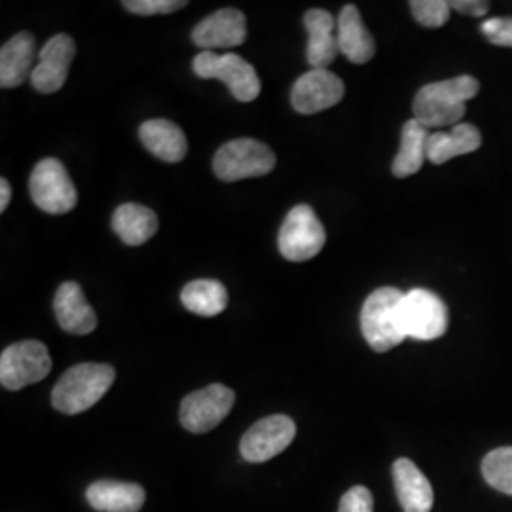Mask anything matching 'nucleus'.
I'll use <instances>...</instances> for the list:
<instances>
[{"mask_svg": "<svg viewBox=\"0 0 512 512\" xmlns=\"http://www.w3.org/2000/svg\"><path fill=\"white\" fill-rule=\"evenodd\" d=\"M480 90L473 76H458L423 86L414 99V118L427 129L458 126L465 116L467 101Z\"/></svg>", "mask_w": 512, "mask_h": 512, "instance_id": "1", "label": "nucleus"}, {"mask_svg": "<svg viewBox=\"0 0 512 512\" xmlns=\"http://www.w3.org/2000/svg\"><path fill=\"white\" fill-rule=\"evenodd\" d=\"M116 380V370L103 363L69 368L52 391V404L61 414H82L99 403Z\"/></svg>", "mask_w": 512, "mask_h": 512, "instance_id": "2", "label": "nucleus"}, {"mask_svg": "<svg viewBox=\"0 0 512 512\" xmlns=\"http://www.w3.org/2000/svg\"><path fill=\"white\" fill-rule=\"evenodd\" d=\"M403 296V291L395 287H380L363 304L361 330L366 344L378 353L397 348L406 340L401 323Z\"/></svg>", "mask_w": 512, "mask_h": 512, "instance_id": "3", "label": "nucleus"}, {"mask_svg": "<svg viewBox=\"0 0 512 512\" xmlns=\"http://www.w3.org/2000/svg\"><path fill=\"white\" fill-rule=\"evenodd\" d=\"M275 167L272 148L255 139H236L217 150L213 171L224 183L264 177Z\"/></svg>", "mask_w": 512, "mask_h": 512, "instance_id": "4", "label": "nucleus"}, {"mask_svg": "<svg viewBox=\"0 0 512 512\" xmlns=\"http://www.w3.org/2000/svg\"><path fill=\"white\" fill-rule=\"evenodd\" d=\"M192 69L196 76L211 80H222L232 95L241 103H251L260 95V78L255 67L247 63L238 54H215V52H202L192 61Z\"/></svg>", "mask_w": 512, "mask_h": 512, "instance_id": "5", "label": "nucleus"}, {"mask_svg": "<svg viewBox=\"0 0 512 512\" xmlns=\"http://www.w3.org/2000/svg\"><path fill=\"white\" fill-rule=\"evenodd\" d=\"M327 232L310 205H296L279 230V253L291 262H306L325 247Z\"/></svg>", "mask_w": 512, "mask_h": 512, "instance_id": "6", "label": "nucleus"}, {"mask_svg": "<svg viewBox=\"0 0 512 512\" xmlns=\"http://www.w3.org/2000/svg\"><path fill=\"white\" fill-rule=\"evenodd\" d=\"M52 370L50 351L37 340L12 344L0 357V384L10 391L42 382Z\"/></svg>", "mask_w": 512, "mask_h": 512, "instance_id": "7", "label": "nucleus"}, {"mask_svg": "<svg viewBox=\"0 0 512 512\" xmlns=\"http://www.w3.org/2000/svg\"><path fill=\"white\" fill-rule=\"evenodd\" d=\"M29 192L38 209L50 215H65L78 203V194L67 167L55 158L40 160L29 179Z\"/></svg>", "mask_w": 512, "mask_h": 512, "instance_id": "8", "label": "nucleus"}, {"mask_svg": "<svg viewBox=\"0 0 512 512\" xmlns=\"http://www.w3.org/2000/svg\"><path fill=\"white\" fill-rule=\"evenodd\" d=\"M401 323L406 338L437 340L448 330V308L437 294L414 289L401 300Z\"/></svg>", "mask_w": 512, "mask_h": 512, "instance_id": "9", "label": "nucleus"}, {"mask_svg": "<svg viewBox=\"0 0 512 512\" xmlns=\"http://www.w3.org/2000/svg\"><path fill=\"white\" fill-rule=\"evenodd\" d=\"M236 403V393L222 384L203 387L190 393L181 403L179 418L184 429L196 435L213 431L224 420Z\"/></svg>", "mask_w": 512, "mask_h": 512, "instance_id": "10", "label": "nucleus"}, {"mask_svg": "<svg viewBox=\"0 0 512 512\" xmlns=\"http://www.w3.org/2000/svg\"><path fill=\"white\" fill-rule=\"evenodd\" d=\"M296 437V423L289 416L275 414L255 425L243 435L239 450L249 463H264L279 456Z\"/></svg>", "mask_w": 512, "mask_h": 512, "instance_id": "11", "label": "nucleus"}, {"mask_svg": "<svg viewBox=\"0 0 512 512\" xmlns=\"http://www.w3.org/2000/svg\"><path fill=\"white\" fill-rule=\"evenodd\" d=\"M344 93L346 86L342 78L329 69H311L294 82L291 103L300 114H317L338 105Z\"/></svg>", "mask_w": 512, "mask_h": 512, "instance_id": "12", "label": "nucleus"}, {"mask_svg": "<svg viewBox=\"0 0 512 512\" xmlns=\"http://www.w3.org/2000/svg\"><path fill=\"white\" fill-rule=\"evenodd\" d=\"M76 54V44L69 35L50 38L38 54V65L31 76L33 88L40 93L59 92L69 76Z\"/></svg>", "mask_w": 512, "mask_h": 512, "instance_id": "13", "label": "nucleus"}, {"mask_svg": "<svg viewBox=\"0 0 512 512\" xmlns=\"http://www.w3.org/2000/svg\"><path fill=\"white\" fill-rule=\"evenodd\" d=\"M247 38V18L238 8H222L202 19L194 31L192 42L203 52L219 48H236Z\"/></svg>", "mask_w": 512, "mask_h": 512, "instance_id": "14", "label": "nucleus"}, {"mask_svg": "<svg viewBox=\"0 0 512 512\" xmlns=\"http://www.w3.org/2000/svg\"><path fill=\"white\" fill-rule=\"evenodd\" d=\"M55 319L59 327L71 334H90L97 327V315L88 304L84 291L78 283L65 281L54 298Z\"/></svg>", "mask_w": 512, "mask_h": 512, "instance_id": "15", "label": "nucleus"}, {"mask_svg": "<svg viewBox=\"0 0 512 512\" xmlns=\"http://www.w3.org/2000/svg\"><path fill=\"white\" fill-rule=\"evenodd\" d=\"M393 482L404 512H431L435 494L431 482L414 461L397 459L393 463Z\"/></svg>", "mask_w": 512, "mask_h": 512, "instance_id": "16", "label": "nucleus"}, {"mask_svg": "<svg viewBox=\"0 0 512 512\" xmlns=\"http://www.w3.org/2000/svg\"><path fill=\"white\" fill-rule=\"evenodd\" d=\"M37 42L31 33H19L0 50V86L4 90L18 88L35 71Z\"/></svg>", "mask_w": 512, "mask_h": 512, "instance_id": "17", "label": "nucleus"}, {"mask_svg": "<svg viewBox=\"0 0 512 512\" xmlns=\"http://www.w3.org/2000/svg\"><path fill=\"white\" fill-rule=\"evenodd\" d=\"M86 499L93 511L139 512L145 505V488L133 482L97 480L86 490Z\"/></svg>", "mask_w": 512, "mask_h": 512, "instance_id": "18", "label": "nucleus"}, {"mask_svg": "<svg viewBox=\"0 0 512 512\" xmlns=\"http://www.w3.org/2000/svg\"><path fill=\"white\" fill-rule=\"evenodd\" d=\"M336 35L340 54L346 55L355 65H365L376 54L374 38L366 29L359 8L353 4H346L342 8L336 25Z\"/></svg>", "mask_w": 512, "mask_h": 512, "instance_id": "19", "label": "nucleus"}, {"mask_svg": "<svg viewBox=\"0 0 512 512\" xmlns=\"http://www.w3.org/2000/svg\"><path fill=\"white\" fill-rule=\"evenodd\" d=\"M304 25L308 31V63L313 69H327L340 54L336 21L332 14L321 8H311L304 16Z\"/></svg>", "mask_w": 512, "mask_h": 512, "instance_id": "20", "label": "nucleus"}, {"mask_svg": "<svg viewBox=\"0 0 512 512\" xmlns=\"http://www.w3.org/2000/svg\"><path fill=\"white\" fill-rule=\"evenodd\" d=\"M139 135L150 154L169 164L181 162L188 152V141L183 129L169 120H148L139 129Z\"/></svg>", "mask_w": 512, "mask_h": 512, "instance_id": "21", "label": "nucleus"}, {"mask_svg": "<svg viewBox=\"0 0 512 512\" xmlns=\"http://www.w3.org/2000/svg\"><path fill=\"white\" fill-rule=\"evenodd\" d=\"M482 145V135L473 124H458L452 131H435L427 141V160L440 165L456 156L471 154Z\"/></svg>", "mask_w": 512, "mask_h": 512, "instance_id": "22", "label": "nucleus"}, {"mask_svg": "<svg viewBox=\"0 0 512 512\" xmlns=\"http://www.w3.org/2000/svg\"><path fill=\"white\" fill-rule=\"evenodd\" d=\"M158 226L160 222L156 213L139 203L120 205L112 217L114 232L131 247H139L147 243L148 239H152V236L158 232Z\"/></svg>", "mask_w": 512, "mask_h": 512, "instance_id": "23", "label": "nucleus"}, {"mask_svg": "<svg viewBox=\"0 0 512 512\" xmlns=\"http://www.w3.org/2000/svg\"><path fill=\"white\" fill-rule=\"evenodd\" d=\"M429 137H431L429 129L420 124L416 118H412L404 124L403 133H401V148L391 165V171L397 179H406L420 171L423 162L427 160Z\"/></svg>", "mask_w": 512, "mask_h": 512, "instance_id": "24", "label": "nucleus"}, {"mask_svg": "<svg viewBox=\"0 0 512 512\" xmlns=\"http://www.w3.org/2000/svg\"><path fill=\"white\" fill-rule=\"evenodd\" d=\"M184 308L202 317H215L228 306V291L215 279L190 281L181 293Z\"/></svg>", "mask_w": 512, "mask_h": 512, "instance_id": "25", "label": "nucleus"}, {"mask_svg": "<svg viewBox=\"0 0 512 512\" xmlns=\"http://www.w3.org/2000/svg\"><path fill=\"white\" fill-rule=\"evenodd\" d=\"M482 475L497 492L512 495V446L492 450L482 461Z\"/></svg>", "mask_w": 512, "mask_h": 512, "instance_id": "26", "label": "nucleus"}, {"mask_svg": "<svg viewBox=\"0 0 512 512\" xmlns=\"http://www.w3.org/2000/svg\"><path fill=\"white\" fill-rule=\"evenodd\" d=\"M410 10L421 27L439 29L450 19V2L446 0H412Z\"/></svg>", "mask_w": 512, "mask_h": 512, "instance_id": "27", "label": "nucleus"}, {"mask_svg": "<svg viewBox=\"0 0 512 512\" xmlns=\"http://www.w3.org/2000/svg\"><path fill=\"white\" fill-rule=\"evenodd\" d=\"M122 6L129 14L137 16H162L173 14L186 6L184 0H124Z\"/></svg>", "mask_w": 512, "mask_h": 512, "instance_id": "28", "label": "nucleus"}, {"mask_svg": "<svg viewBox=\"0 0 512 512\" xmlns=\"http://www.w3.org/2000/svg\"><path fill=\"white\" fill-rule=\"evenodd\" d=\"M482 35L495 46L512 48V19L494 18L482 23Z\"/></svg>", "mask_w": 512, "mask_h": 512, "instance_id": "29", "label": "nucleus"}, {"mask_svg": "<svg viewBox=\"0 0 512 512\" xmlns=\"http://www.w3.org/2000/svg\"><path fill=\"white\" fill-rule=\"evenodd\" d=\"M338 512H374V497L365 486H353L342 495Z\"/></svg>", "mask_w": 512, "mask_h": 512, "instance_id": "30", "label": "nucleus"}, {"mask_svg": "<svg viewBox=\"0 0 512 512\" xmlns=\"http://www.w3.org/2000/svg\"><path fill=\"white\" fill-rule=\"evenodd\" d=\"M450 8L456 10L463 16H471V18H484L490 10L488 2H480V0H452Z\"/></svg>", "mask_w": 512, "mask_h": 512, "instance_id": "31", "label": "nucleus"}, {"mask_svg": "<svg viewBox=\"0 0 512 512\" xmlns=\"http://www.w3.org/2000/svg\"><path fill=\"white\" fill-rule=\"evenodd\" d=\"M12 200V186L6 179H0V213H4Z\"/></svg>", "mask_w": 512, "mask_h": 512, "instance_id": "32", "label": "nucleus"}]
</instances>
